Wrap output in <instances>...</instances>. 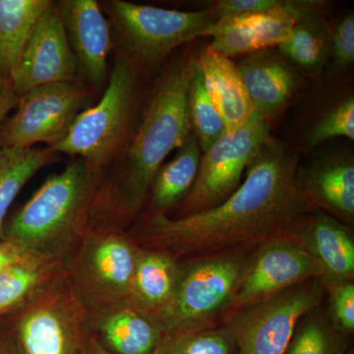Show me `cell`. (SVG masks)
Wrapping results in <instances>:
<instances>
[{
	"mask_svg": "<svg viewBox=\"0 0 354 354\" xmlns=\"http://www.w3.org/2000/svg\"><path fill=\"white\" fill-rule=\"evenodd\" d=\"M299 162L288 142L271 137L241 185L218 206L174 218L145 212L127 234L139 247L164 251L177 261L257 249L293 234L311 213L295 183Z\"/></svg>",
	"mask_w": 354,
	"mask_h": 354,
	"instance_id": "1",
	"label": "cell"
},
{
	"mask_svg": "<svg viewBox=\"0 0 354 354\" xmlns=\"http://www.w3.org/2000/svg\"><path fill=\"white\" fill-rule=\"evenodd\" d=\"M199 53L189 46L156 79L138 124L122 152L102 174L93 198L88 230L131 227L165 158L192 134L189 88Z\"/></svg>",
	"mask_w": 354,
	"mask_h": 354,
	"instance_id": "2",
	"label": "cell"
},
{
	"mask_svg": "<svg viewBox=\"0 0 354 354\" xmlns=\"http://www.w3.org/2000/svg\"><path fill=\"white\" fill-rule=\"evenodd\" d=\"M102 176L82 158H74L6 220L0 239L25 252L68 261L87 234Z\"/></svg>",
	"mask_w": 354,
	"mask_h": 354,
	"instance_id": "3",
	"label": "cell"
},
{
	"mask_svg": "<svg viewBox=\"0 0 354 354\" xmlns=\"http://www.w3.org/2000/svg\"><path fill=\"white\" fill-rule=\"evenodd\" d=\"M140 72L129 58L116 53L101 100L79 114L66 137L48 148L58 155L82 158L104 174L122 152L134 129Z\"/></svg>",
	"mask_w": 354,
	"mask_h": 354,
	"instance_id": "4",
	"label": "cell"
},
{
	"mask_svg": "<svg viewBox=\"0 0 354 354\" xmlns=\"http://www.w3.org/2000/svg\"><path fill=\"white\" fill-rule=\"evenodd\" d=\"M254 250H235L179 261L169 308L158 319L164 335L218 324L232 308Z\"/></svg>",
	"mask_w": 354,
	"mask_h": 354,
	"instance_id": "5",
	"label": "cell"
},
{
	"mask_svg": "<svg viewBox=\"0 0 354 354\" xmlns=\"http://www.w3.org/2000/svg\"><path fill=\"white\" fill-rule=\"evenodd\" d=\"M106 10L118 53L140 70L157 67L176 48L208 37L218 21L208 8L184 12L123 0L106 2Z\"/></svg>",
	"mask_w": 354,
	"mask_h": 354,
	"instance_id": "6",
	"label": "cell"
},
{
	"mask_svg": "<svg viewBox=\"0 0 354 354\" xmlns=\"http://www.w3.org/2000/svg\"><path fill=\"white\" fill-rule=\"evenodd\" d=\"M6 317L16 354H85L88 312L74 295L66 271Z\"/></svg>",
	"mask_w": 354,
	"mask_h": 354,
	"instance_id": "7",
	"label": "cell"
},
{
	"mask_svg": "<svg viewBox=\"0 0 354 354\" xmlns=\"http://www.w3.org/2000/svg\"><path fill=\"white\" fill-rule=\"evenodd\" d=\"M138 251L127 230H88L66 268L70 286L88 313L128 299Z\"/></svg>",
	"mask_w": 354,
	"mask_h": 354,
	"instance_id": "8",
	"label": "cell"
},
{
	"mask_svg": "<svg viewBox=\"0 0 354 354\" xmlns=\"http://www.w3.org/2000/svg\"><path fill=\"white\" fill-rule=\"evenodd\" d=\"M324 298L322 278L312 279L232 309L221 322L232 330L239 354H283L300 319Z\"/></svg>",
	"mask_w": 354,
	"mask_h": 354,
	"instance_id": "9",
	"label": "cell"
},
{
	"mask_svg": "<svg viewBox=\"0 0 354 354\" xmlns=\"http://www.w3.org/2000/svg\"><path fill=\"white\" fill-rule=\"evenodd\" d=\"M94 91L79 81L48 84L18 97L15 113L0 125V149L57 145L77 116L93 106Z\"/></svg>",
	"mask_w": 354,
	"mask_h": 354,
	"instance_id": "10",
	"label": "cell"
},
{
	"mask_svg": "<svg viewBox=\"0 0 354 354\" xmlns=\"http://www.w3.org/2000/svg\"><path fill=\"white\" fill-rule=\"evenodd\" d=\"M272 123L253 111L234 132L225 133L202 153L195 183L181 203L179 216L218 206L241 185L243 174L266 142Z\"/></svg>",
	"mask_w": 354,
	"mask_h": 354,
	"instance_id": "11",
	"label": "cell"
},
{
	"mask_svg": "<svg viewBox=\"0 0 354 354\" xmlns=\"http://www.w3.org/2000/svg\"><path fill=\"white\" fill-rule=\"evenodd\" d=\"M295 232L268 241L254 251L232 309L326 276L322 266L298 241Z\"/></svg>",
	"mask_w": 354,
	"mask_h": 354,
	"instance_id": "12",
	"label": "cell"
},
{
	"mask_svg": "<svg viewBox=\"0 0 354 354\" xmlns=\"http://www.w3.org/2000/svg\"><path fill=\"white\" fill-rule=\"evenodd\" d=\"M55 6L76 58L77 80L94 92L106 88L113 31L99 2L60 0Z\"/></svg>",
	"mask_w": 354,
	"mask_h": 354,
	"instance_id": "13",
	"label": "cell"
},
{
	"mask_svg": "<svg viewBox=\"0 0 354 354\" xmlns=\"http://www.w3.org/2000/svg\"><path fill=\"white\" fill-rule=\"evenodd\" d=\"M77 72L76 58L53 1L32 32L9 83L19 97L41 86L78 81Z\"/></svg>",
	"mask_w": 354,
	"mask_h": 354,
	"instance_id": "14",
	"label": "cell"
},
{
	"mask_svg": "<svg viewBox=\"0 0 354 354\" xmlns=\"http://www.w3.org/2000/svg\"><path fill=\"white\" fill-rule=\"evenodd\" d=\"M295 183L310 212H322L353 227L354 223V155L335 148L298 164Z\"/></svg>",
	"mask_w": 354,
	"mask_h": 354,
	"instance_id": "15",
	"label": "cell"
},
{
	"mask_svg": "<svg viewBox=\"0 0 354 354\" xmlns=\"http://www.w3.org/2000/svg\"><path fill=\"white\" fill-rule=\"evenodd\" d=\"M326 75L328 78L310 95L288 142L299 155L339 137L354 140L353 81L346 74Z\"/></svg>",
	"mask_w": 354,
	"mask_h": 354,
	"instance_id": "16",
	"label": "cell"
},
{
	"mask_svg": "<svg viewBox=\"0 0 354 354\" xmlns=\"http://www.w3.org/2000/svg\"><path fill=\"white\" fill-rule=\"evenodd\" d=\"M253 111L272 123L304 87V71L277 48L244 55L236 64Z\"/></svg>",
	"mask_w": 354,
	"mask_h": 354,
	"instance_id": "17",
	"label": "cell"
},
{
	"mask_svg": "<svg viewBox=\"0 0 354 354\" xmlns=\"http://www.w3.org/2000/svg\"><path fill=\"white\" fill-rule=\"evenodd\" d=\"M88 327L113 354H153L164 337L158 321L128 299L88 312Z\"/></svg>",
	"mask_w": 354,
	"mask_h": 354,
	"instance_id": "18",
	"label": "cell"
},
{
	"mask_svg": "<svg viewBox=\"0 0 354 354\" xmlns=\"http://www.w3.org/2000/svg\"><path fill=\"white\" fill-rule=\"evenodd\" d=\"M295 21L283 9L218 21L209 48L230 58L278 48L290 38Z\"/></svg>",
	"mask_w": 354,
	"mask_h": 354,
	"instance_id": "19",
	"label": "cell"
},
{
	"mask_svg": "<svg viewBox=\"0 0 354 354\" xmlns=\"http://www.w3.org/2000/svg\"><path fill=\"white\" fill-rule=\"evenodd\" d=\"M351 227L322 212H311L295 234L322 266L325 277L354 279V239Z\"/></svg>",
	"mask_w": 354,
	"mask_h": 354,
	"instance_id": "20",
	"label": "cell"
},
{
	"mask_svg": "<svg viewBox=\"0 0 354 354\" xmlns=\"http://www.w3.org/2000/svg\"><path fill=\"white\" fill-rule=\"evenodd\" d=\"M211 101L220 113L227 133L241 127L253 113L245 86L236 64L207 46L198 57Z\"/></svg>",
	"mask_w": 354,
	"mask_h": 354,
	"instance_id": "21",
	"label": "cell"
},
{
	"mask_svg": "<svg viewBox=\"0 0 354 354\" xmlns=\"http://www.w3.org/2000/svg\"><path fill=\"white\" fill-rule=\"evenodd\" d=\"M179 261L169 253L139 247L128 300L156 320L171 304Z\"/></svg>",
	"mask_w": 354,
	"mask_h": 354,
	"instance_id": "22",
	"label": "cell"
},
{
	"mask_svg": "<svg viewBox=\"0 0 354 354\" xmlns=\"http://www.w3.org/2000/svg\"><path fill=\"white\" fill-rule=\"evenodd\" d=\"M329 7L328 1L313 0L295 17L290 38L277 48L291 64L314 77L323 75L327 68Z\"/></svg>",
	"mask_w": 354,
	"mask_h": 354,
	"instance_id": "23",
	"label": "cell"
},
{
	"mask_svg": "<svg viewBox=\"0 0 354 354\" xmlns=\"http://www.w3.org/2000/svg\"><path fill=\"white\" fill-rule=\"evenodd\" d=\"M68 261L26 253L0 274V318L46 290L66 271Z\"/></svg>",
	"mask_w": 354,
	"mask_h": 354,
	"instance_id": "24",
	"label": "cell"
},
{
	"mask_svg": "<svg viewBox=\"0 0 354 354\" xmlns=\"http://www.w3.org/2000/svg\"><path fill=\"white\" fill-rule=\"evenodd\" d=\"M53 2L0 0V78L10 82L28 41Z\"/></svg>",
	"mask_w": 354,
	"mask_h": 354,
	"instance_id": "25",
	"label": "cell"
},
{
	"mask_svg": "<svg viewBox=\"0 0 354 354\" xmlns=\"http://www.w3.org/2000/svg\"><path fill=\"white\" fill-rule=\"evenodd\" d=\"M202 152L194 133L169 162L160 167L149 190L146 213H164L183 201L195 183Z\"/></svg>",
	"mask_w": 354,
	"mask_h": 354,
	"instance_id": "26",
	"label": "cell"
},
{
	"mask_svg": "<svg viewBox=\"0 0 354 354\" xmlns=\"http://www.w3.org/2000/svg\"><path fill=\"white\" fill-rule=\"evenodd\" d=\"M58 153L48 147L0 149V235L14 200L35 174L50 165Z\"/></svg>",
	"mask_w": 354,
	"mask_h": 354,
	"instance_id": "27",
	"label": "cell"
},
{
	"mask_svg": "<svg viewBox=\"0 0 354 354\" xmlns=\"http://www.w3.org/2000/svg\"><path fill=\"white\" fill-rule=\"evenodd\" d=\"M351 337L330 321L322 304L300 319L283 354H346Z\"/></svg>",
	"mask_w": 354,
	"mask_h": 354,
	"instance_id": "28",
	"label": "cell"
},
{
	"mask_svg": "<svg viewBox=\"0 0 354 354\" xmlns=\"http://www.w3.org/2000/svg\"><path fill=\"white\" fill-rule=\"evenodd\" d=\"M153 354H239L232 330L223 322L164 335Z\"/></svg>",
	"mask_w": 354,
	"mask_h": 354,
	"instance_id": "29",
	"label": "cell"
},
{
	"mask_svg": "<svg viewBox=\"0 0 354 354\" xmlns=\"http://www.w3.org/2000/svg\"><path fill=\"white\" fill-rule=\"evenodd\" d=\"M189 113L193 133L196 136L202 153L207 152L216 140L227 133L205 85L204 76L197 62L189 88Z\"/></svg>",
	"mask_w": 354,
	"mask_h": 354,
	"instance_id": "30",
	"label": "cell"
},
{
	"mask_svg": "<svg viewBox=\"0 0 354 354\" xmlns=\"http://www.w3.org/2000/svg\"><path fill=\"white\" fill-rule=\"evenodd\" d=\"M354 62V13L330 20L326 73L346 74Z\"/></svg>",
	"mask_w": 354,
	"mask_h": 354,
	"instance_id": "31",
	"label": "cell"
},
{
	"mask_svg": "<svg viewBox=\"0 0 354 354\" xmlns=\"http://www.w3.org/2000/svg\"><path fill=\"white\" fill-rule=\"evenodd\" d=\"M328 314L330 321L342 332H354V279L322 278Z\"/></svg>",
	"mask_w": 354,
	"mask_h": 354,
	"instance_id": "32",
	"label": "cell"
},
{
	"mask_svg": "<svg viewBox=\"0 0 354 354\" xmlns=\"http://www.w3.org/2000/svg\"><path fill=\"white\" fill-rule=\"evenodd\" d=\"M286 0H216L205 4L218 15V21L249 14L264 13L283 9Z\"/></svg>",
	"mask_w": 354,
	"mask_h": 354,
	"instance_id": "33",
	"label": "cell"
},
{
	"mask_svg": "<svg viewBox=\"0 0 354 354\" xmlns=\"http://www.w3.org/2000/svg\"><path fill=\"white\" fill-rule=\"evenodd\" d=\"M26 253L12 242L0 239V274L16 261L21 259Z\"/></svg>",
	"mask_w": 354,
	"mask_h": 354,
	"instance_id": "34",
	"label": "cell"
},
{
	"mask_svg": "<svg viewBox=\"0 0 354 354\" xmlns=\"http://www.w3.org/2000/svg\"><path fill=\"white\" fill-rule=\"evenodd\" d=\"M17 101L18 97L14 93L10 83H9L0 95V125H1L2 121L6 120L9 113L15 108Z\"/></svg>",
	"mask_w": 354,
	"mask_h": 354,
	"instance_id": "35",
	"label": "cell"
},
{
	"mask_svg": "<svg viewBox=\"0 0 354 354\" xmlns=\"http://www.w3.org/2000/svg\"><path fill=\"white\" fill-rule=\"evenodd\" d=\"M85 354H113L108 349L100 344V342L94 337L90 335L88 337L87 344H86Z\"/></svg>",
	"mask_w": 354,
	"mask_h": 354,
	"instance_id": "36",
	"label": "cell"
},
{
	"mask_svg": "<svg viewBox=\"0 0 354 354\" xmlns=\"http://www.w3.org/2000/svg\"><path fill=\"white\" fill-rule=\"evenodd\" d=\"M0 354H16V353L15 351H11L8 346H6L4 342H0Z\"/></svg>",
	"mask_w": 354,
	"mask_h": 354,
	"instance_id": "37",
	"label": "cell"
},
{
	"mask_svg": "<svg viewBox=\"0 0 354 354\" xmlns=\"http://www.w3.org/2000/svg\"><path fill=\"white\" fill-rule=\"evenodd\" d=\"M9 82L3 80V79L0 78V95H1L2 92H3L4 88H6V86L8 85Z\"/></svg>",
	"mask_w": 354,
	"mask_h": 354,
	"instance_id": "38",
	"label": "cell"
},
{
	"mask_svg": "<svg viewBox=\"0 0 354 354\" xmlns=\"http://www.w3.org/2000/svg\"><path fill=\"white\" fill-rule=\"evenodd\" d=\"M346 354H354L353 346H351V349H349V351H348V353H346Z\"/></svg>",
	"mask_w": 354,
	"mask_h": 354,
	"instance_id": "39",
	"label": "cell"
}]
</instances>
